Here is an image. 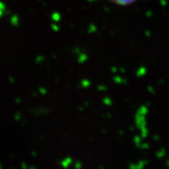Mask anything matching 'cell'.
<instances>
[{"instance_id": "6da1fadb", "label": "cell", "mask_w": 169, "mask_h": 169, "mask_svg": "<svg viewBox=\"0 0 169 169\" xmlns=\"http://www.w3.org/2000/svg\"><path fill=\"white\" fill-rule=\"evenodd\" d=\"M109 1L119 6H129L133 4L137 0H109Z\"/></svg>"}]
</instances>
